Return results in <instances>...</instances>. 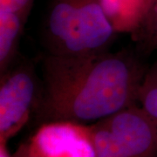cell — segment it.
<instances>
[{
    "instance_id": "obj_1",
    "label": "cell",
    "mask_w": 157,
    "mask_h": 157,
    "mask_svg": "<svg viewBox=\"0 0 157 157\" xmlns=\"http://www.w3.org/2000/svg\"><path fill=\"white\" fill-rule=\"evenodd\" d=\"M36 124L90 125L137 105L146 67L129 51L86 55L46 54Z\"/></svg>"
},
{
    "instance_id": "obj_2",
    "label": "cell",
    "mask_w": 157,
    "mask_h": 157,
    "mask_svg": "<svg viewBox=\"0 0 157 157\" xmlns=\"http://www.w3.org/2000/svg\"><path fill=\"white\" fill-rule=\"evenodd\" d=\"M116 35L100 0H52L42 39L48 54L71 56L107 51Z\"/></svg>"
},
{
    "instance_id": "obj_3",
    "label": "cell",
    "mask_w": 157,
    "mask_h": 157,
    "mask_svg": "<svg viewBox=\"0 0 157 157\" xmlns=\"http://www.w3.org/2000/svg\"><path fill=\"white\" fill-rule=\"evenodd\" d=\"M88 126L95 157H157V123L139 104Z\"/></svg>"
},
{
    "instance_id": "obj_4",
    "label": "cell",
    "mask_w": 157,
    "mask_h": 157,
    "mask_svg": "<svg viewBox=\"0 0 157 157\" xmlns=\"http://www.w3.org/2000/svg\"><path fill=\"white\" fill-rule=\"evenodd\" d=\"M42 88L32 62L18 61L0 80V142L7 143L33 115Z\"/></svg>"
},
{
    "instance_id": "obj_5",
    "label": "cell",
    "mask_w": 157,
    "mask_h": 157,
    "mask_svg": "<svg viewBox=\"0 0 157 157\" xmlns=\"http://www.w3.org/2000/svg\"><path fill=\"white\" fill-rule=\"evenodd\" d=\"M15 153L22 157H95L89 126L73 122L39 125Z\"/></svg>"
},
{
    "instance_id": "obj_6",
    "label": "cell",
    "mask_w": 157,
    "mask_h": 157,
    "mask_svg": "<svg viewBox=\"0 0 157 157\" xmlns=\"http://www.w3.org/2000/svg\"><path fill=\"white\" fill-rule=\"evenodd\" d=\"M113 29L142 41L157 17V0H100Z\"/></svg>"
},
{
    "instance_id": "obj_7",
    "label": "cell",
    "mask_w": 157,
    "mask_h": 157,
    "mask_svg": "<svg viewBox=\"0 0 157 157\" xmlns=\"http://www.w3.org/2000/svg\"><path fill=\"white\" fill-rule=\"evenodd\" d=\"M27 17L17 12L0 11V74L18 61V46Z\"/></svg>"
},
{
    "instance_id": "obj_8",
    "label": "cell",
    "mask_w": 157,
    "mask_h": 157,
    "mask_svg": "<svg viewBox=\"0 0 157 157\" xmlns=\"http://www.w3.org/2000/svg\"><path fill=\"white\" fill-rule=\"evenodd\" d=\"M138 103L157 123V66L147 71L138 93Z\"/></svg>"
},
{
    "instance_id": "obj_9",
    "label": "cell",
    "mask_w": 157,
    "mask_h": 157,
    "mask_svg": "<svg viewBox=\"0 0 157 157\" xmlns=\"http://www.w3.org/2000/svg\"><path fill=\"white\" fill-rule=\"evenodd\" d=\"M33 0H0V11H12L28 17Z\"/></svg>"
},
{
    "instance_id": "obj_10",
    "label": "cell",
    "mask_w": 157,
    "mask_h": 157,
    "mask_svg": "<svg viewBox=\"0 0 157 157\" xmlns=\"http://www.w3.org/2000/svg\"><path fill=\"white\" fill-rule=\"evenodd\" d=\"M142 42L148 50L157 49V17Z\"/></svg>"
},
{
    "instance_id": "obj_11",
    "label": "cell",
    "mask_w": 157,
    "mask_h": 157,
    "mask_svg": "<svg viewBox=\"0 0 157 157\" xmlns=\"http://www.w3.org/2000/svg\"><path fill=\"white\" fill-rule=\"evenodd\" d=\"M7 143H2L0 142V157H13L8 151L7 148Z\"/></svg>"
},
{
    "instance_id": "obj_12",
    "label": "cell",
    "mask_w": 157,
    "mask_h": 157,
    "mask_svg": "<svg viewBox=\"0 0 157 157\" xmlns=\"http://www.w3.org/2000/svg\"><path fill=\"white\" fill-rule=\"evenodd\" d=\"M12 155H13V157H22V156H20L19 155H17V153H14V154H13Z\"/></svg>"
},
{
    "instance_id": "obj_13",
    "label": "cell",
    "mask_w": 157,
    "mask_h": 157,
    "mask_svg": "<svg viewBox=\"0 0 157 157\" xmlns=\"http://www.w3.org/2000/svg\"><path fill=\"white\" fill-rule=\"evenodd\" d=\"M155 64H156V66H157V61H156V63H155Z\"/></svg>"
}]
</instances>
